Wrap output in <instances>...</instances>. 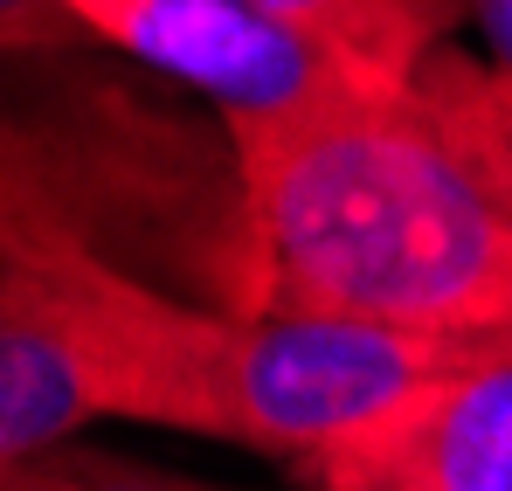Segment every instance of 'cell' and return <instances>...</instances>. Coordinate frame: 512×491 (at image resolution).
Returning a JSON list of instances; mask_svg holds the SVG:
<instances>
[{
	"instance_id": "6da1fadb",
	"label": "cell",
	"mask_w": 512,
	"mask_h": 491,
	"mask_svg": "<svg viewBox=\"0 0 512 491\" xmlns=\"http://www.w3.org/2000/svg\"><path fill=\"white\" fill-rule=\"evenodd\" d=\"M236 312H333L429 339H512V180L429 63L409 90L222 125Z\"/></svg>"
},
{
	"instance_id": "7a4b0ae2",
	"label": "cell",
	"mask_w": 512,
	"mask_h": 491,
	"mask_svg": "<svg viewBox=\"0 0 512 491\" xmlns=\"http://www.w3.org/2000/svg\"><path fill=\"white\" fill-rule=\"evenodd\" d=\"M471 353V339H429L333 312L201 305L160 429L291 457L319 491H346Z\"/></svg>"
},
{
	"instance_id": "3957f363",
	"label": "cell",
	"mask_w": 512,
	"mask_h": 491,
	"mask_svg": "<svg viewBox=\"0 0 512 491\" xmlns=\"http://www.w3.org/2000/svg\"><path fill=\"white\" fill-rule=\"evenodd\" d=\"M194 319L201 305L118 270L28 173H7L0 464L70 443L97 415L160 422Z\"/></svg>"
},
{
	"instance_id": "277c9868",
	"label": "cell",
	"mask_w": 512,
	"mask_h": 491,
	"mask_svg": "<svg viewBox=\"0 0 512 491\" xmlns=\"http://www.w3.org/2000/svg\"><path fill=\"white\" fill-rule=\"evenodd\" d=\"M84 49H118L139 70L187 83L222 111V125L284 118L360 90L340 56L256 0H56Z\"/></svg>"
},
{
	"instance_id": "5b68a950",
	"label": "cell",
	"mask_w": 512,
	"mask_h": 491,
	"mask_svg": "<svg viewBox=\"0 0 512 491\" xmlns=\"http://www.w3.org/2000/svg\"><path fill=\"white\" fill-rule=\"evenodd\" d=\"M346 491H512V339L478 346Z\"/></svg>"
},
{
	"instance_id": "8992f818",
	"label": "cell",
	"mask_w": 512,
	"mask_h": 491,
	"mask_svg": "<svg viewBox=\"0 0 512 491\" xmlns=\"http://www.w3.org/2000/svg\"><path fill=\"white\" fill-rule=\"evenodd\" d=\"M256 7L326 42L374 90H409L471 21V0H256Z\"/></svg>"
},
{
	"instance_id": "52a82bcc",
	"label": "cell",
	"mask_w": 512,
	"mask_h": 491,
	"mask_svg": "<svg viewBox=\"0 0 512 491\" xmlns=\"http://www.w3.org/2000/svg\"><path fill=\"white\" fill-rule=\"evenodd\" d=\"M0 491H236V485H208V478H180V471H160V464L56 443V450L21 457V464H0Z\"/></svg>"
},
{
	"instance_id": "ba28073f",
	"label": "cell",
	"mask_w": 512,
	"mask_h": 491,
	"mask_svg": "<svg viewBox=\"0 0 512 491\" xmlns=\"http://www.w3.org/2000/svg\"><path fill=\"white\" fill-rule=\"evenodd\" d=\"M0 42H7V56H63V49H84L56 0H0Z\"/></svg>"
}]
</instances>
